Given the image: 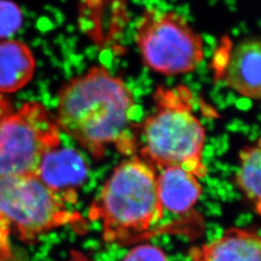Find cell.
<instances>
[{
  "instance_id": "obj_1",
  "label": "cell",
  "mask_w": 261,
  "mask_h": 261,
  "mask_svg": "<svg viewBox=\"0 0 261 261\" xmlns=\"http://www.w3.org/2000/svg\"><path fill=\"white\" fill-rule=\"evenodd\" d=\"M138 111L127 84L102 66H94L61 87L55 118L60 130L100 160L109 146L122 155H136Z\"/></svg>"
},
{
  "instance_id": "obj_2",
  "label": "cell",
  "mask_w": 261,
  "mask_h": 261,
  "mask_svg": "<svg viewBox=\"0 0 261 261\" xmlns=\"http://www.w3.org/2000/svg\"><path fill=\"white\" fill-rule=\"evenodd\" d=\"M157 171L147 161L133 155L106 181L88 210L100 222L105 242L128 245L149 232L164 217Z\"/></svg>"
},
{
  "instance_id": "obj_3",
  "label": "cell",
  "mask_w": 261,
  "mask_h": 261,
  "mask_svg": "<svg viewBox=\"0 0 261 261\" xmlns=\"http://www.w3.org/2000/svg\"><path fill=\"white\" fill-rule=\"evenodd\" d=\"M204 142L205 129L194 112L192 92L186 86L159 87L154 111L140 124V158L160 170L180 168L203 178Z\"/></svg>"
},
{
  "instance_id": "obj_4",
  "label": "cell",
  "mask_w": 261,
  "mask_h": 261,
  "mask_svg": "<svg viewBox=\"0 0 261 261\" xmlns=\"http://www.w3.org/2000/svg\"><path fill=\"white\" fill-rule=\"evenodd\" d=\"M65 225L84 228L85 221L37 175L0 177V243L11 230L21 241L35 243Z\"/></svg>"
},
{
  "instance_id": "obj_5",
  "label": "cell",
  "mask_w": 261,
  "mask_h": 261,
  "mask_svg": "<svg viewBox=\"0 0 261 261\" xmlns=\"http://www.w3.org/2000/svg\"><path fill=\"white\" fill-rule=\"evenodd\" d=\"M136 39L145 65L163 75L190 73L204 58L202 38L175 12H144L137 24Z\"/></svg>"
},
{
  "instance_id": "obj_6",
  "label": "cell",
  "mask_w": 261,
  "mask_h": 261,
  "mask_svg": "<svg viewBox=\"0 0 261 261\" xmlns=\"http://www.w3.org/2000/svg\"><path fill=\"white\" fill-rule=\"evenodd\" d=\"M59 144L60 129L42 103L11 110L0 118V177L37 175L45 155Z\"/></svg>"
},
{
  "instance_id": "obj_7",
  "label": "cell",
  "mask_w": 261,
  "mask_h": 261,
  "mask_svg": "<svg viewBox=\"0 0 261 261\" xmlns=\"http://www.w3.org/2000/svg\"><path fill=\"white\" fill-rule=\"evenodd\" d=\"M88 173V165L80 152L57 147L45 155L37 176L47 187L60 194L70 205L77 202V192L84 186Z\"/></svg>"
},
{
  "instance_id": "obj_8",
  "label": "cell",
  "mask_w": 261,
  "mask_h": 261,
  "mask_svg": "<svg viewBox=\"0 0 261 261\" xmlns=\"http://www.w3.org/2000/svg\"><path fill=\"white\" fill-rule=\"evenodd\" d=\"M260 63L259 39L243 40L232 49L222 77L225 84L236 93L252 100H259Z\"/></svg>"
},
{
  "instance_id": "obj_9",
  "label": "cell",
  "mask_w": 261,
  "mask_h": 261,
  "mask_svg": "<svg viewBox=\"0 0 261 261\" xmlns=\"http://www.w3.org/2000/svg\"><path fill=\"white\" fill-rule=\"evenodd\" d=\"M259 234L252 228H230L214 241L192 248V261H261Z\"/></svg>"
},
{
  "instance_id": "obj_10",
  "label": "cell",
  "mask_w": 261,
  "mask_h": 261,
  "mask_svg": "<svg viewBox=\"0 0 261 261\" xmlns=\"http://www.w3.org/2000/svg\"><path fill=\"white\" fill-rule=\"evenodd\" d=\"M157 185L164 210L174 214H184L196 205L202 188L196 175L180 168L160 170Z\"/></svg>"
},
{
  "instance_id": "obj_11",
  "label": "cell",
  "mask_w": 261,
  "mask_h": 261,
  "mask_svg": "<svg viewBox=\"0 0 261 261\" xmlns=\"http://www.w3.org/2000/svg\"><path fill=\"white\" fill-rule=\"evenodd\" d=\"M36 61L30 48L17 40L0 42V93H14L32 80Z\"/></svg>"
},
{
  "instance_id": "obj_12",
  "label": "cell",
  "mask_w": 261,
  "mask_h": 261,
  "mask_svg": "<svg viewBox=\"0 0 261 261\" xmlns=\"http://www.w3.org/2000/svg\"><path fill=\"white\" fill-rule=\"evenodd\" d=\"M260 141L246 146L239 154L240 165L236 182L240 191L252 204L256 214L260 215Z\"/></svg>"
},
{
  "instance_id": "obj_13",
  "label": "cell",
  "mask_w": 261,
  "mask_h": 261,
  "mask_svg": "<svg viewBox=\"0 0 261 261\" xmlns=\"http://www.w3.org/2000/svg\"><path fill=\"white\" fill-rule=\"evenodd\" d=\"M21 13L9 1H0V37H7L19 28Z\"/></svg>"
},
{
  "instance_id": "obj_14",
  "label": "cell",
  "mask_w": 261,
  "mask_h": 261,
  "mask_svg": "<svg viewBox=\"0 0 261 261\" xmlns=\"http://www.w3.org/2000/svg\"><path fill=\"white\" fill-rule=\"evenodd\" d=\"M122 261H168L166 253L153 245H140L126 253Z\"/></svg>"
},
{
  "instance_id": "obj_15",
  "label": "cell",
  "mask_w": 261,
  "mask_h": 261,
  "mask_svg": "<svg viewBox=\"0 0 261 261\" xmlns=\"http://www.w3.org/2000/svg\"><path fill=\"white\" fill-rule=\"evenodd\" d=\"M12 109L8 103V101L4 98V96L0 93V118L5 115L7 112H9Z\"/></svg>"
}]
</instances>
